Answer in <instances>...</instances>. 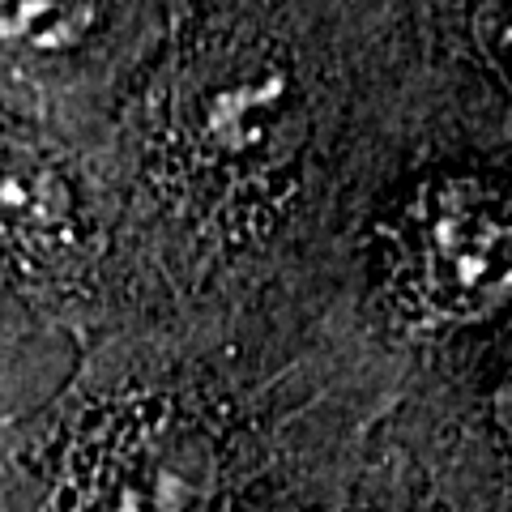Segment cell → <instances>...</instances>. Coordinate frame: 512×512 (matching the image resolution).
Returning a JSON list of instances; mask_svg holds the SVG:
<instances>
[{"mask_svg": "<svg viewBox=\"0 0 512 512\" xmlns=\"http://www.w3.org/2000/svg\"><path fill=\"white\" fill-rule=\"evenodd\" d=\"M308 133L299 64L278 35L218 18L184 30L137 107V184L188 231H210Z\"/></svg>", "mask_w": 512, "mask_h": 512, "instance_id": "6da1fadb", "label": "cell"}, {"mask_svg": "<svg viewBox=\"0 0 512 512\" xmlns=\"http://www.w3.org/2000/svg\"><path fill=\"white\" fill-rule=\"evenodd\" d=\"M103 214L82 150L0 116V320H64L90 303Z\"/></svg>", "mask_w": 512, "mask_h": 512, "instance_id": "7a4b0ae2", "label": "cell"}, {"mask_svg": "<svg viewBox=\"0 0 512 512\" xmlns=\"http://www.w3.org/2000/svg\"><path fill=\"white\" fill-rule=\"evenodd\" d=\"M141 35V0H0V116L73 141Z\"/></svg>", "mask_w": 512, "mask_h": 512, "instance_id": "3957f363", "label": "cell"}, {"mask_svg": "<svg viewBox=\"0 0 512 512\" xmlns=\"http://www.w3.org/2000/svg\"><path fill=\"white\" fill-rule=\"evenodd\" d=\"M406 252L423 299L483 316L512 295V201L483 180H431L406 205Z\"/></svg>", "mask_w": 512, "mask_h": 512, "instance_id": "277c9868", "label": "cell"}, {"mask_svg": "<svg viewBox=\"0 0 512 512\" xmlns=\"http://www.w3.org/2000/svg\"><path fill=\"white\" fill-rule=\"evenodd\" d=\"M474 39L487 64L512 86V0H483L474 13Z\"/></svg>", "mask_w": 512, "mask_h": 512, "instance_id": "5b68a950", "label": "cell"}, {"mask_svg": "<svg viewBox=\"0 0 512 512\" xmlns=\"http://www.w3.org/2000/svg\"><path fill=\"white\" fill-rule=\"evenodd\" d=\"M491 414H495V423H500L508 436H512V376L495 389V397H491Z\"/></svg>", "mask_w": 512, "mask_h": 512, "instance_id": "8992f818", "label": "cell"}]
</instances>
